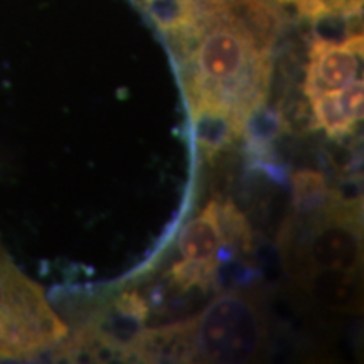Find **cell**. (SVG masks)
<instances>
[{"label": "cell", "mask_w": 364, "mask_h": 364, "mask_svg": "<svg viewBox=\"0 0 364 364\" xmlns=\"http://www.w3.org/2000/svg\"><path fill=\"white\" fill-rule=\"evenodd\" d=\"M225 247L220 203L209 201L198 216L182 228L177 240L181 260L171 268V280L181 290H208L216 277Z\"/></svg>", "instance_id": "5"}, {"label": "cell", "mask_w": 364, "mask_h": 364, "mask_svg": "<svg viewBox=\"0 0 364 364\" xmlns=\"http://www.w3.org/2000/svg\"><path fill=\"white\" fill-rule=\"evenodd\" d=\"M265 334L258 304L247 294H225L189 321L139 336L134 348L140 358L247 363L262 354Z\"/></svg>", "instance_id": "2"}, {"label": "cell", "mask_w": 364, "mask_h": 364, "mask_svg": "<svg viewBox=\"0 0 364 364\" xmlns=\"http://www.w3.org/2000/svg\"><path fill=\"white\" fill-rule=\"evenodd\" d=\"M363 36L354 34L341 43L318 38L309 53L304 80L307 100L346 88L361 76Z\"/></svg>", "instance_id": "6"}, {"label": "cell", "mask_w": 364, "mask_h": 364, "mask_svg": "<svg viewBox=\"0 0 364 364\" xmlns=\"http://www.w3.org/2000/svg\"><path fill=\"white\" fill-rule=\"evenodd\" d=\"M299 218L282 235V253L294 279L322 272L358 275L363 263L361 204L327 191L321 201L297 208Z\"/></svg>", "instance_id": "3"}, {"label": "cell", "mask_w": 364, "mask_h": 364, "mask_svg": "<svg viewBox=\"0 0 364 364\" xmlns=\"http://www.w3.org/2000/svg\"><path fill=\"white\" fill-rule=\"evenodd\" d=\"M201 144L240 139L267 105L280 17L268 0H179L159 21Z\"/></svg>", "instance_id": "1"}, {"label": "cell", "mask_w": 364, "mask_h": 364, "mask_svg": "<svg viewBox=\"0 0 364 364\" xmlns=\"http://www.w3.org/2000/svg\"><path fill=\"white\" fill-rule=\"evenodd\" d=\"M43 287L26 277L0 245V361L36 358L68 339Z\"/></svg>", "instance_id": "4"}, {"label": "cell", "mask_w": 364, "mask_h": 364, "mask_svg": "<svg viewBox=\"0 0 364 364\" xmlns=\"http://www.w3.org/2000/svg\"><path fill=\"white\" fill-rule=\"evenodd\" d=\"M309 103L316 129L324 130L332 139H344L351 135L363 120V78H358L339 91L311 98Z\"/></svg>", "instance_id": "7"}, {"label": "cell", "mask_w": 364, "mask_h": 364, "mask_svg": "<svg viewBox=\"0 0 364 364\" xmlns=\"http://www.w3.org/2000/svg\"><path fill=\"white\" fill-rule=\"evenodd\" d=\"M282 4H290L302 16L327 17V16H354L361 12L363 0H280Z\"/></svg>", "instance_id": "8"}]
</instances>
